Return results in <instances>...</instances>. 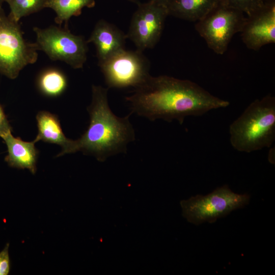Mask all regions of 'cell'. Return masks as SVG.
<instances>
[{
	"label": "cell",
	"instance_id": "14",
	"mask_svg": "<svg viewBox=\"0 0 275 275\" xmlns=\"http://www.w3.org/2000/svg\"><path fill=\"white\" fill-rule=\"evenodd\" d=\"M219 2V0H172L167 8L169 15L196 22Z\"/></svg>",
	"mask_w": 275,
	"mask_h": 275
},
{
	"label": "cell",
	"instance_id": "11",
	"mask_svg": "<svg viewBox=\"0 0 275 275\" xmlns=\"http://www.w3.org/2000/svg\"><path fill=\"white\" fill-rule=\"evenodd\" d=\"M127 38L126 35L116 26L100 19L96 23L87 42H92L95 45L98 64H100L124 49Z\"/></svg>",
	"mask_w": 275,
	"mask_h": 275
},
{
	"label": "cell",
	"instance_id": "9",
	"mask_svg": "<svg viewBox=\"0 0 275 275\" xmlns=\"http://www.w3.org/2000/svg\"><path fill=\"white\" fill-rule=\"evenodd\" d=\"M138 4L126 36L137 49L143 51L153 48L158 43L169 13L167 7L154 0Z\"/></svg>",
	"mask_w": 275,
	"mask_h": 275
},
{
	"label": "cell",
	"instance_id": "10",
	"mask_svg": "<svg viewBox=\"0 0 275 275\" xmlns=\"http://www.w3.org/2000/svg\"><path fill=\"white\" fill-rule=\"evenodd\" d=\"M243 43L250 49L258 50L275 43V4L263 7L245 17L240 32Z\"/></svg>",
	"mask_w": 275,
	"mask_h": 275
},
{
	"label": "cell",
	"instance_id": "2",
	"mask_svg": "<svg viewBox=\"0 0 275 275\" xmlns=\"http://www.w3.org/2000/svg\"><path fill=\"white\" fill-rule=\"evenodd\" d=\"M107 88L93 85L92 99L87 110L90 124L81 137L76 140L77 151L94 156L103 161L108 157L125 153L127 146L135 140V133L129 120L116 116L107 100Z\"/></svg>",
	"mask_w": 275,
	"mask_h": 275
},
{
	"label": "cell",
	"instance_id": "19",
	"mask_svg": "<svg viewBox=\"0 0 275 275\" xmlns=\"http://www.w3.org/2000/svg\"><path fill=\"white\" fill-rule=\"evenodd\" d=\"M9 244L0 252V275H7L10 271V259L8 253Z\"/></svg>",
	"mask_w": 275,
	"mask_h": 275
},
{
	"label": "cell",
	"instance_id": "22",
	"mask_svg": "<svg viewBox=\"0 0 275 275\" xmlns=\"http://www.w3.org/2000/svg\"><path fill=\"white\" fill-rule=\"evenodd\" d=\"M6 16L5 15L3 9H2V5H0V21L4 19Z\"/></svg>",
	"mask_w": 275,
	"mask_h": 275
},
{
	"label": "cell",
	"instance_id": "18",
	"mask_svg": "<svg viewBox=\"0 0 275 275\" xmlns=\"http://www.w3.org/2000/svg\"><path fill=\"white\" fill-rule=\"evenodd\" d=\"M228 7L237 9L247 16H250L264 5L262 0H219Z\"/></svg>",
	"mask_w": 275,
	"mask_h": 275
},
{
	"label": "cell",
	"instance_id": "4",
	"mask_svg": "<svg viewBox=\"0 0 275 275\" xmlns=\"http://www.w3.org/2000/svg\"><path fill=\"white\" fill-rule=\"evenodd\" d=\"M250 199L249 195L234 193L225 185L207 195H197L182 200L180 205L183 217L198 225L204 222L213 223L232 211L244 207Z\"/></svg>",
	"mask_w": 275,
	"mask_h": 275
},
{
	"label": "cell",
	"instance_id": "7",
	"mask_svg": "<svg viewBox=\"0 0 275 275\" xmlns=\"http://www.w3.org/2000/svg\"><path fill=\"white\" fill-rule=\"evenodd\" d=\"M38 49L54 61L65 62L74 69L83 67L88 52L87 42L81 36L56 26L45 29L34 27Z\"/></svg>",
	"mask_w": 275,
	"mask_h": 275
},
{
	"label": "cell",
	"instance_id": "6",
	"mask_svg": "<svg viewBox=\"0 0 275 275\" xmlns=\"http://www.w3.org/2000/svg\"><path fill=\"white\" fill-rule=\"evenodd\" d=\"M245 17L242 12L219 2L196 22L195 29L209 48L218 54H223L234 35L240 32Z\"/></svg>",
	"mask_w": 275,
	"mask_h": 275
},
{
	"label": "cell",
	"instance_id": "24",
	"mask_svg": "<svg viewBox=\"0 0 275 275\" xmlns=\"http://www.w3.org/2000/svg\"><path fill=\"white\" fill-rule=\"evenodd\" d=\"M9 1L10 0H0V5H2L4 2H7L8 3Z\"/></svg>",
	"mask_w": 275,
	"mask_h": 275
},
{
	"label": "cell",
	"instance_id": "8",
	"mask_svg": "<svg viewBox=\"0 0 275 275\" xmlns=\"http://www.w3.org/2000/svg\"><path fill=\"white\" fill-rule=\"evenodd\" d=\"M98 65L108 88H135L150 75L149 62L138 49H123Z\"/></svg>",
	"mask_w": 275,
	"mask_h": 275
},
{
	"label": "cell",
	"instance_id": "16",
	"mask_svg": "<svg viewBox=\"0 0 275 275\" xmlns=\"http://www.w3.org/2000/svg\"><path fill=\"white\" fill-rule=\"evenodd\" d=\"M37 84L43 94L49 97H57L66 90L67 80L62 72L55 69H49L39 75Z\"/></svg>",
	"mask_w": 275,
	"mask_h": 275
},
{
	"label": "cell",
	"instance_id": "21",
	"mask_svg": "<svg viewBox=\"0 0 275 275\" xmlns=\"http://www.w3.org/2000/svg\"><path fill=\"white\" fill-rule=\"evenodd\" d=\"M156 2L165 6L168 8L169 4L171 3L172 0H154Z\"/></svg>",
	"mask_w": 275,
	"mask_h": 275
},
{
	"label": "cell",
	"instance_id": "12",
	"mask_svg": "<svg viewBox=\"0 0 275 275\" xmlns=\"http://www.w3.org/2000/svg\"><path fill=\"white\" fill-rule=\"evenodd\" d=\"M38 134L34 140L57 144L62 150L57 157L77 151L76 140L68 139L64 134L57 116L47 111H40L36 115Z\"/></svg>",
	"mask_w": 275,
	"mask_h": 275
},
{
	"label": "cell",
	"instance_id": "20",
	"mask_svg": "<svg viewBox=\"0 0 275 275\" xmlns=\"http://www.w3.org/2000/svg\"><path fill=\"white\" fill-rule=\"evenodd\" d=\"M11 126L2 106L0 104V137L9 132H12Z\"/></svg>",
	"mask_w": 275,
	"mask_h": 275
},
{
	"label": "cell",
	"instance_id": "1",
	"mask_svg": "<svg viewBox=\"0 0 275 275\" xmlns=\"http://www.w3.org/2000/svg\"><path fill=\"white\" fill-rule=\"evenodd\" d=\"M134 89L126 101L133 113L151 121L176 120L182 124L186 117L201 116L230 104L192 81L164 75H150Z\"/></svg>",
	"mask_w": 275,
	"mask_h": 275
},
{
	"label": "cell",
	"instance_id": "23",
	"mask_svg": "<svg viewBox=\"0 0 275 275\" xmlns=\"http://www.w3.org/2000/svg\"><path fill=\"white\" fill-rule=\"evenodd\" d=\"M264 4H275V0H262Z\"/></svg>",
	"mask_w": 275,
	"mask_h": 275
},
{
	"label": "cell",
	"instance_id": "3",
	"mask_svg": "<svg viewBox=\"0 0 275 275\" xmlns=\"http://www.w3.org/2000/svg\"><path fill=\"white\" fill-rule=\"evenodd\" d=\"M230 141L237 151L250 153L270 147L275 140V98L268 94L249 104L230 125Z\"/></svg>",
	"mask_w": 275,
	"mask_h": 275
},
{
	"label": "cell",
	"instance_id": "5",
	"mask_svg": "<svg viewBox=\"0 0 275 275\" xmlns=\"http://www.w3.org/2000/svg\"><path fill=\"white\" fill-rule=\"evenodd\" d=\"M39 50L36 43L27 42L18 24L8 16L0 21V73L14 79L29 64L35 63Z\"/></svg>",
	"mask_w": 275,
	"mask_h": 275
},
{
	"label": "cell",
	"instance_id": "17",
	"mask_svg": "<svg viewBox=\"0 0 275 275\" xmlns=\"http://www.w3.org/2000/svg\"><path fill=\"white\" fill-rule=\"evenodd\" d=\"M46 0H10L8 4L10 13L8 17L18 22L23 17L39 11L45 8Z\"/></svg>",
	"mask_w": 275,
	"mask_h": 275
},
{
	"label": "cell",
	"instance_id": "15",
	"mask_svg": "<svg viewBox=\"0 0 275 275\" xmlns=\"http://www.w3.org/2000/svg\"><path fill=\"white\" fill-rule=\"evenodd\" d=\"M95 0H46L45 8L52 9L56 13V22L61 25L63 22L67 25L72 16L79 15L85 7L92 8Z\"/></svg>",
	"mask_w": 275,
	"mask_h": 275
},
{
	"label": "cell",
	"instance_id": "13",
	"mask_svg": "<svg viewBox=\"0 0 275 275\" xmlns=\"http://www.w3.org/2000/svg\"><path fill=\"white\" fill-rule=\"evenodd\" d=\"M1 138L7 147L8 154L5 160L8 165L20 169H26L35 174L39 154V151L35 146V141H24L19 137L13 136L11 132H8Z\"/></svg>",
	"mask_w": 275,
	"mask_h": 275
},
{
	"label": "cell",
	"instance_id": "25",
	"mask_svg": "<svg viewBox=\"0 0 275 275\" xmlns=\"http://www.w3.org/2000/svg\"><path fill=\"white\" fill-rule=\"evenodd\" d=\"M127 1L133 2V3H136L137 4L138 3V0H127Z\"/></svg>",
	"mask_w": 275,
	"mask_h": 275
}]
</instances>
